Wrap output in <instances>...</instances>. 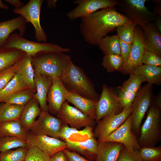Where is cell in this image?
Here are the masks:
<instances>
[{
  "mask_svg": "<svg viewBox=\"0 0 161 161\" xmlns=\"http://www.w3.org/2000/svg\"><path fill=\"white\" fill-rule=\"evenodd\" d=\"M68 161H91L80 155L77 153L66 149L63 150Z\"/></svg>",
  "mask_w": 161,
  "mask_h": 161,
  "instance_id": "45",
  "label": "cell"
},
{
  "mask_svg": "<svg viewBox=\"0 0 161 161\" xmlns=\"http://www.w3.org/2000/svg\"><path fill=\"white\" fill-rule=\"evenodd\" d=\"M23 56L15 64L6 68L1 72L0 90L4 88L14 77L18 70Z\"/></svg>",
  "mask_w": 161,
  "mask_h": 161,
  "instance_id": "37",
  "label": "cell"
},
{
  "mask_svg": "<svg viewBox=\"0 0 161 161\" xmlns=\"http://www.w3.org/2000/svg\"><path fill=\"white\" fill-rule=\"evenodd\" d=\"M52 81V78L43 75L34 71V82L36 91L34 97L38 102L41 112H48L47 98Z\"/></svg>",
  "mask_w": 161,
  "mask_h": 161,
  "instance_id": "20",
  "label": "cell"
},
{
  "mask_svg": "<svg viewBox=\"0 0 161 161\" xmlns=\"http://www.w3.org/2000/svg\"><path fill=\"white\" fill-rule=\"evenodd\" d=\"M155 106L160 109L161 107V94H159L155 100Z\"/></svg>",
  "mask_w": 161,
  "mask_h": 161,
  "instance_id": "51",
  "label": "cell"
},
{
  "mask_svg": "<svg viewBox=\"0 0 161 161\" xmlns=\"http://www.w3.org/2000/svg\"><path fill=\"white\" fill-rule=\"evenodd\" d=\"M160 109L151 106L141 128L139 142L143 146H153L160 138Z\"/></svg>",
  "mask_w": 161,
  "mask_h": 161,
  "instance_id": "6",
  "label": "cell"
},
{
  "mask_svg": "<svg viewBox=\"0 0 161 161\" xmlns=\"http://www.w3.org/2000/svg\"><path fill=\"white\" fill-rule=\"evenodd\" d=\"M29 89L24 83L18 70L14 77L0 90V103L7 96L16 92Z\"/></svg>",
  "mask_w": 161,
  "mask_h": 161,
  "instance_id": "31",
  "label": "cell"
},
{
  "mask_svg": "<svg viewBox=\"0 0 161 161\" xmlns=\"http://www.w3.org/2000/svg\"><path fill=\"white\" fill-rule=\"evenodd\" d=\"M24 106L1 102L0 103V123L20 120Z\"/></svg>",
  "mask_w": 161,
  "mask_h": 161,
  "instance_id": "30",
  "label": "cell"
},
{
  "mask_svg": "<svg viewBox=\"0 0 161 161\" xmlns=\"http://www.w3.org/2000/svg\"><path fill=\"white\" fill-rule=\"evenodd\" d=\"M0 9L7 10L9 9V7L7 5L4 4L1 0H0Z\"/></svg>",
  "mask_w": 161,
  "mask_h": 161,
  "instance_id": "52",
  "label": "cell"
},
{
  "mask_svg": "<svg viewBox=\"0 0 161 161\" xmlns=\"http://www.w3.org/2000/svg\"><path fill=\"white\" fill-rule=\"evenodd\" d=\"M3 47L13 48L19 49L31 57L38 53L48 51H58L68 52L70 49L63 48L52 43H40L28 40L14 33L10 35Z\"/></svg>",
  "mask_w": 161,
  "mask_h": 161,
  "instance_id": "4",
  "label": "cell"
},
{
  "mask_svg": "<svg viewBox=\"0 0 161 161\" xmlns=\"http://www.w3.org/2000/svg\"><path fill=\"white\" fill-rule=\"evenodd\" d=\"M50 161H68L66 155L63 151L57 152L51 157Z\"/></svg>",
  "mask_w": 161,
  "mask_h": 161,
  "instance_id": "46",
  "label": "cell"
},
{
  "mask_svg": "<svg viewBox=\"0 0 161 161\" xmlns=\"http://www.w3.org/2000/svg\"><path fill=\"white\" fill-rule=\"evenodd\" d=\"M1 72L0 73H0H1Z\"/></svg>",
  "mask_w": 161,
  "mask_h": 161,
  "instance_id": "54",
  "label": "cell"
},
{
  "mask_svg": "<svg viewBox=\"0 0 161 161\" xmlns=\"http://www.w3.org/2000/svg\"><path fill=\"white\" fill-rule=\"evenodd\" d=\"M119 42L121 52L120 55L123 61V67L128 59L132 47V44L126 43L120 38Z\"/></svg>",
  "mask_w": 161,
  "mask_h": 161,
  "instance_id": "44",
  "label": "cell"
},
{
  "mask_svg": "<svg viewBox=\"0 0 161 161\" xmlns=\"http://www.w3.org/2000/svg\"><path fill=\"white\" fill-rule=\"evenodd\" d=\"M116 161H143L138 151L131 152L124 148L122 150Z\"/></svg>",
  "mask_w": 161,
  "mask_h": 161,
  "instance_id": "43",
  "label": "cell"
},
{
  "mask_svg": "<svg viewBox=\"0 0 161 161\" xmlns=\"http://www.w3.org/2000/svg\"><path fill=\"white\" fill-rule=\"evenodd\" d=\"M66 100L87 116L94 120H96L97 101L84 97L75 93L69 92L67 95Z\"/></svg>",
  "mask_w": 161,
  "mask_h": 161,
  "instance_id": "22",
  "label": "cell"
},
{
  "mask_svg": "<svg viewBox=\"0 0 161 161\" xmlns=\"http://www.w3.org/2000/svg\"><path fill=\"white\" fill-rule=\"evenodd\" d=\"M27 146L26 140L18 137L9 136L0 138V153L15 148Z\"/></svg>",
  "mask_w": 161,
  "mask_h": 161,
  "instance_id": "35",
  "label": "cell"
},
{
  "mask_svg": "<svg viewBox=\"0 0 161 161\" xmlns=\"http://www.w3.org/2000/svg\"><path fill=\"white\" fill-rule=\"evenodd\" d=\"M28 148L20 147L0 153V161H24Z\"/></svg>",
  "mask_w": 161,
  "mask_h": 161,
  "instance_id": "39",
  "label": "cell"
},
{
  "mask_svg": "<svg viewBox=\"0 0 161 161\" xmlns=\"http://www.w3.org/2000/svg\"><path fill=\"white\" fill-rule=\"evenodd\" d=\"M18 71L29 89L35 93L36 90L34 82V70L32 64L31 57L25 53Z\"/></svg>",
  "mask_w": 161,
  "mask_h": 161,
  "instance_id": "28",
  "label": "cell"
},
{
  "mask_svg": "<svg viewBox=\"0 0 161 161\" xmlns=\"http://www.w3.org/2000/svg\"><path fill=\"white\" fill-rule=\"evenodd\" d=\"M35 93L29 89L19 91L7 96L2 102L25 106L34 97Z\"/></svg>",
  "mask_w": 161,
  "mask_h": 161,
  "instance_id": "33",
  "label": "cell"
},
{
  "mask_svg": "<svg viewBox=\"0 0 161 161\" xmlns=\"http://www.w3.org/2000/svg\"><path fill=\"white\" fill-rule=\"evenodd\" d=\"M98 45L105 55H121L119 38L117 35L106 36L101 39Z\"/></svg>",
  "mask_w": 161,
  "mask_h": 161,
  "instance_id": "32",
  "label": "cell"
},
{
  "mask_svg": "<svg viewBox=\"0 0 161 161\" xmlns=\"http://www.w3.org/2000/svg\"><path fill=\"white\" fill-rule=\"evenodd\" d=\"M137 25L131 21L120 26L116 28L117 34L120 39L130 44L133 43L134 31Z\"/></svg>",
  "mask_w": 161,
  "mask_h": 161,
  "instance_id": "36",
  "label": "cell"
},
{
  "mask_svg": "<svg viewBox=\"0 0 161 161\" xmlns=\"http://www.w3.org/2000/svg\"><path fill=\"white\" fill-rule=\"evenodd\" d=\"M81 18L80 32L86 41L94 45L118 27L131 21L115 7L105 8Z\"/></svg>",
  "mask_w": 161,
  "mask_h": 161,
  "instance_id": "1",
  "label": "cell"
},
{
  "mask_svg": "<svg viewBox=\"0 0 161 161\" xmlns=\"http://www.w3.org/2000/svg\"><path fill=\"white\" fill-rule=\"evenodd\" d=\"M66 144V149L76 152L91 161L96 159L98 149V141L94 137L84 141H75L67 139L64 141Z\"/></svg>",
  "mask_w": 161,
  "mask_h": 161,
  "instance_id": "19",
  "label": "cell"
},
{
  "mask_svg": "<svg viewBox=\"0 0 161 161\" xmlns=\"http://www.w3.org/2000/svg\"><path fill=\"white\" fill-rule=\"evenodd\" d=\"M132 73L143 76L148 83L151 85L161 83V66L143 64L136 67Z\"/></svg>",
  "mask_w": 161,
  "mask_h": 161,
  "instance_id": "27",
  "label": "cell"
},
{
  "mask_svg": "<svg viewBox=\"0 0 161 161\" xmlns=\"http://www.w3.org/2000/svg\"><path fill=\"white\" fill-rule=\"evenodd\" d=\"M139 155L143 161H160L161 147L144 146L138 151Z\"/></svg>",
  "mask_w": 161,
  "mask_h": 161,
  "instance_id": "38",
  "label": "cell"
},
{
  "mask_svg": "<svg viewBox=\"0 0 161 161\" xmlns=\"http://www.w3.org/2000/svg\"><path fill=\"white\" fill-rule=\"evenodd\" d=\"M27 146H35L43 151L50 158L57 152L66 149L65 142L58 138L28 132Z\"/></svg>",
  "mask_w": 161,
  "mask_h": 161,
  "instance_id": "13",
  "label": "cell"
},
{
  "mask_svg": "<svg viewBox=\"0 0 161 161\" xmlns=\"http://www.w3.org/2000/svg\"><path fill=\"white\" fill-rule=\"evenodd\" d=\"M146 0H119L117 5L122 14L143 30L156 16L145 5Z\"/></svg>",
  "mask_w": 161,
  "mask_h": 161,
  "instance_id": "5",
  "label": "cell"
},
{
  "mask_svg": "<svg viewBox=\"0 0 161 161\" xmlns=\"http://www.w3.org/2000/svg\"><path fill=\"white\" fill-rule=\"evenodd\" d=\"M101 64L109 72L120 71L122 68L123 61L120 55L107 54L103 56Z\"/></svg>",
  "mask_w": 161,
  "mask_h": 161,
  "instance_id": "34",
  "label": "cell"
},
{
  "mask_svg": "<svg viewBox=\"0 0 161 161\" xmlns=\"http://www.w3.org/2000/svg\"><path fill=\"white\" fill-rule=\"evenodd\" d=\"M24 54L23 52L15 48H0V73L20 60Z\"/></svg>",
  "mask_w": 161,
  "mask_h": 161,
  "instance_id": "29",
  "label": "cell"
},
{
  "mask_svg": "<svg viewBox=\"0 0 161 161\" xmlns=\"http://www.w3.org/2000/svg\"><path fill=\"white\" fill-rule=\"evenodd\" d=\"M124 147L117 143L98 141L95 161H116Z\"/></svg>",
  "mask_w": 161,
  "mask_h": 161,
  "instance_id": "24",
  "label": "cell"
},
{
  "mask_svg": "<svg viewBox=\"0 0 161 161\" xmlns=\"http://www.w3.org/2000/svg\"><path fill=\"white\" fill-rule=\"evenodd\" d=\"M43 0H30L22 7L14 9L13 12L22 16L26 22H29L33 25L35 37L37 42L47 43V37L41 27L40 22V15Z\"/></svg>",
  "mask_w": 161,
  "mask_h": 161,
  "instance_id": "7",
  "label": "cell"
},
{
  "mask_svg": "<svg viewBox=\"0 0 161 161\" xmlns=\"http://www.w3.org/2000/svg\"><path fill=\"white\" fill-rule=\"evenodd\" d=\"M143 39V30L137 25L128 59L120 71L124 74H130L136 67L143 64L142 60L145 49Z\"/></svg>",
  "mask_w": 161,
  "mask_h": 161,
  "instance_id": "15",
  "label": "cell"
},
{
  "mask_svg": "<svg viewBox=\"0 0 161 161\" xmlns=\"http://www.w3.org/2000/svg\"><path fill=\"white\" fill-rule=\"evenodd\" d=\"M129 78L125 81L121 86L117 95L119 103L123 111L132 107L136 94L142 84L146 81L143 76L131 73Z\"/></svg>",
  "mask_w": 161,
  "mask_h": 161,
  "instance_id": "14",
  "label": "cell"
},
{
  "mask_svg": "<svg viewBox=\"0 0 161 161\" xmlns=\"http://www.w3.org/2000/svg\"><path fill=\"white\" fill-rule=\"evenodd\" d=\"M27 132L23 126L20 120L0 123V138L16 137L26 140Z\"/></svg>",
  "mask_w": 161,
  "mask_h": 161,
  "instance_id": "26",
  "label": "cell"
},
{
  "mask_svg": "<svg viewBox=\"0 0 161 161\" xmlns=\"http://www.w3.org/2000/svg\"><path fill=\"white\" fill-rule=\"evenodd\" d=\"M122 111L117 96L106 85H103L97 103L96 122L106 115L118 114Z\"/></svg>",
  "mask_w": 161,
  "mask_h": 161,
  "instance_id": "11",
  "label": "cell"
},
{
  "mask_svg": "<svg viewBox=\"0 0 161 161\" xmlns=\"http://www.w3.org/2000/svg\"><path fill=\"white\" fill-rule=\"evenodd\" d=\"M153 1L157 5L160 6L161 2L160 0H153Z\"/></svg>",
  "mask_w": 161,
  "mask_h": 161,
  "instance_id": "53",
  "label": "cell"
},
{
  "mask_svg": "<svg viewBox=\"0 0 161 161\" xmlns=\"http://www.w3.org/2000/svg\"><path fill=\"white\" fill-rule=\"evenodd\" d=\"M26 22L22 16L0 22V48L3 47L10 34L16 30H19V35L23 36L26 30Z\"/></svg>",
  "mask_w": 161,
  "mask_h": 161,
  "instance_id": "21",
  "label": "cell"
},
{
  "mask_svg": "<svg viewBox=\"0 0 161 161\" xmlns=\"http://www.w3.org/2000/svg\"><path fill=\"white\" fill-rule=\"evenodd\" d=\"M7 3L14 6L15 9H19L23 7L26 4L19 0H5Z\"/></svg>",
  "mask_w": 161,
  "mask_h": 161,
  "instance_id": "47",
  "label": "cell"
},
{
  "mask_svg": "<svg viewBox=\"0 0 161 161\" xmlns=\"http://www.w3.org/2000/svg\"><path fill=\"white\" fill-rule=\"evenodd\" d=\"M61 79L67 91L97 101L100 96L83 69L71 61L64 71Z\"/></svg>",
  "mask_w": 161,
  "mask_h": 161,
  "instance_id": "2",
  "label": "cell"
},
{
  "mask_svg": "<svg viewBox=\"0 0 161 161\" xmlns=\"http://www.w3.org/2000/svg\"><path fill=\"white\" fill-rule=\"evenodd\" d=\"M142 63L143 64L161 66V56L145 49Z\"/></svg>",
  "mask_w": 161,
  "mask_h": 161,
  "instance_id": "42",
  "label": "cell"
},
{
  "mask_svg": "<svg viewBox=\"0 0 161 161\" xmlns=\"http://www.w3.org/2000/svg\"><path fill=\"white\" fill-rule=\"evenodd\" d=\"M132 128L131 117L130 114L116 130L98 141L120 143L131 152L139 151L140 146L136 136L131 131Z\"/></svg>",
  "mask_w": 161,
  "mask_h": 161,
  "instance_id": "8",
  "label": "cell"
},
{
  "mask_svg": "<svg viewBox=\"0 0 161 161\" xmlns=\"http://www.w3.org/2000/svg\"><path fill=\"white\" fill-rule=\"evenodd\" d=\"M161 6L157 5L154 7L153 12L157 16H161Z\"/></svg>",
  "mask_w": 161,
  "mask_h": 161,
  "instance_id": "50",
  "label": "cell"
},
{
  "mask_svg": "<svg viewBox=\"0 0 161 161\" xmlns=\"http://www.w3.org/2000/svg\"><path fill=\"white\" fill-rule=\"evenodd\" d=\"M52 83L49 89L47 102L48 103V111L53 114H56L66 101L69 92L64 86L61 78H52Z\"/></svg>",
  "mask_w": 161,
  "mask_h": 161,
  "instance_id": "18",
  "label": "cell"
},
{
  "mask_svg": "<svg viewBox=\"0 0 161 161\" xmlns=\"http://www.w3.org/2000/svg\"><path fill=\"white\" fill-rule=\"evenodd\" d=\"M63 123L60 119L49 113L41 112L29 131L59 139V134Z\"/></svg>",
  "mask_w": 161,
  "mask_h": 161,
  "instance_id": "17",
  "label": "cell"
},
{
  "mask_svg": "<svg viewBox=\"0 0 161 161\" xmlns=\"http://www.w3.org/2000/svg\"><path fill=\"white\" fill-rule=\"evenodd\" d=\"M154 21L155 23H154L157 29L161 33V16L156 17Z\"/></svg>",
  "mask_w": 161,
  "mask_h": 161,
  "instance_id": "48",
  "label": "cell"
},
{
  "mask_svg": "<svg viewBox=\"0 0 161 161\" xmlns=\"http://www.w3.org/2000/svg\"><path fill=\"white\" fill-rule=\"evenodd\" d=\"M73 2L77 6L66 14L71 21L87 17L99 9L114 7L118 4L117 0H76Z\"/></svg>",
  "mask_w": 161,
  "mask_h": 161,
  "instance_id": "10",
  "label": "cell"
},
{
  "mask_svg": "<svg viewBox=\"0 0 161 161\" xmlns=\"http://www.w3.org/2000/svg\"><path fill=\"white\" fill-rule=\"evenodd\" d=\"M152 85L148 83L140 89L132 106L131 113L132 127L139 130L145 114L149 106L152 98Z\"/></svg>",
  "mask_w": 161,
  "mask_h": 161,
  "instance_id": "9",
  "label": "cell"
},
{
  "mask_svg": "<svg viewBox=\"0 0 161 161\" xmlns=\"http://www.w3.org/2000/svg\"><path fill=\"white\" fill-rule=\"evenodd\" d=\"M38 102L34 97L24 106L20 120L23 126L27 132L30 131L36 118L41 114Z\"/></svg>",
  "mask_w": 161,
  "mask_h": 161,
  "instance_id": "25",
  "label": "cell"
},
{
  "mask_svg": "<svg viewBox=\"0 0 161 161\" xmlns=\"http://www.w3.org/2000/svg\"><path fill=\"white\" fill-rule=\"evenodd\" d=\"M64 53L44 52L31 57L34 70L47 77L61 78L65 69L72 61L70 57Z\"/></svg>",
  "mask_w": 161,
  "mask_h": 161,
  "instance_id": "3",
  "label": "cell"
},
{
  "mask_svg": "<svg viewBox=\"0 0 161 161\" xmlns=\"http://www.w3.org/2000/svg\"><path fill=\"white\" fill-rule=\"evenodd\" d=\"M143 31L145 48L161 56V35L154 23L147 24Z\"/></svg>",
  "mask_w": 161,
  "mask_h": 161,
  "instance_id": "23",
  "label": "cell"
},
{
  "mask_svg": "<svg viewBox=\"0 0 161 161\" xmlns=\"http://www.w3.org/2000/svg\"><path fill=\"white\" fill-rule=\"evenodd\" d=\"M93 127L89 126L86 127L82 130H79L74 128L70 127L68 125L63 124L59 134V138L62 139L63 141L69 139L71 135L74 134L84 133L87 134L89 138L94 137L93 132H92Z\"/></svg>",
  "mask_w": 161,
  "mask_h": 161,
  "instance_id": "40",
  "label": "cell"
},
{
  "mask_svg": "<svg viewBox=\"0 0 161 161\" xmlns=\"http://www.w3.org/2000/svg\"><path fill=\"white\" fill-rule=\"evenodd\" d=\"M56 115L64 124L78 129L83 127H93L94 124V120L76 107L70 105L66 101L63 103Z\"/></svg>",
  "mask_w": 161,
  "mask_h": 161,
  "instance_id": "12",
  "label": "cell"
},
{
  "mask_svg": "<svg viewBox=\"0 0 161 161\" xmlns=\"http://www.w3.org/2000/svg\"><path fill=\"white\" fill-rule=\"evenodd\" d=\"M132 107L120 113L106 115L97 122L93 132L99 141L118 129L131 114Z\"/></svg>",
  "mask_w": 161,
  "mask_h": 161,
  "instance_id": "16",
  "label": "cell"
},
{
  "mask_svg": "<svg viewBox=\"0 0 161 161\" xmlns=\"http://www.w3.org/2000/svg\"><path fill=\"white\" fill-rule=\"evenodd\" d=\"M24 161H50V158L38 147H28Z\"/></svg>",
  "mask_w": 161,
  "mask_h": 161,
  "instance_id": "41",
  "label": "cell"
},
{
  "mask_svg": "<svg viewBox=\"0 0 161 161\" xmlns=\"http://www.w3.org/2000/svg\"><path fill=\"white\" fill-rule=\"evenodd\" d=\"M57 0H47V6L50 9L54 8L56 6V3Z\"/></svg>",
  "mask_w": 161,
  "mask_h": 161,
  "instance_id": "49",
  "label": "cell"
}]
</instances>
